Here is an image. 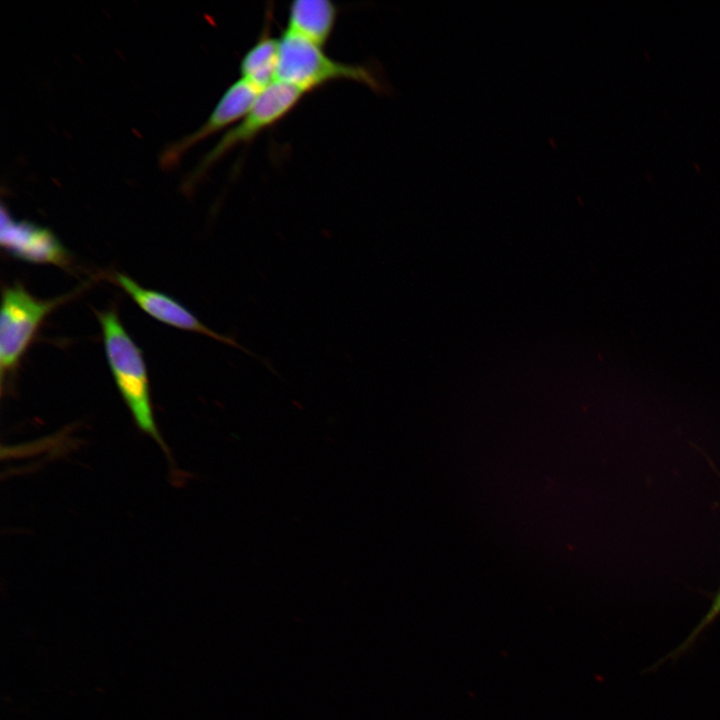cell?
<instances>
[{
  "instance_id": "9c48e42d",
  "label": "cell",
  "mask_w": 720,
  "mask_h": 720,
  "mask_svg": "<svg viewBox=\"0 0 720 720\" xmlns=\"http://www.w3.org/2000/svg\"><path fill=\"white\" fill-rule=\"evenodd\" d=\"M256 42L243 55L239 71L240 78L260 90L277 81L280 53V39L271 34V13Z\"/></svg>"
},
{
  "instance_id": "7a4b0ae2",
  "label": "cell",
  "mask_w": 720,
  "mask_h": 720,
  "mask_svg": "<svg viewBox=\"0 0 720 720\" xmlns=\"http://www.w3.org/2000/svg\"><path fill=\"white\" fill-rule=\"evenodd\" d=\"M277 81L292 85L305 94L335 81H352L383 93L386 86L375 69L364 64L338 61L301 37L283 31Z\"/></svg>"
},
{
  "instance_id": "ba28073f",
  "label": "cell",
  "mask_w": 720,
  "mask_h": 720,
  "mask_svg": "<svg viewBox=\"0 0 720 720\" xmlns=\"http://www.w3.org/2000/svg\"><path fill=\"white\" fill-rule=\"evenodd\" d=\"M337 17L338 8L329 0H296L289 6L284 31L323 48L333 34Z\"/></svg>"
},
{
  "instance_id": "8992f818",
  "label": "cell",
  "mask_w": 720,
  "mask_h": 720,
  "mask_svg": "<svg viewBox=\"0 0 720 720\" xmlns=\"http://www.w3.org/2000/svg\"><path fill=\"white\" fill-rule=\"evenodd\" d=\"M132 300L149 316L169 326L203 334L226 345H230L253 357H257L250 350L241 346L234 338L217 333L203 324L190 310L181 303L162 292L142 287L130 276L115 273L111 277Z\"/></svg>"
},
{
  "instance_id": "3957f363",
  "label": "cell",
  "mask_w": 720,
  "mask_h": 720,
  "mask_svg": "<svg viewBox=\"0 0 720 720\" xmlns=\"http://www.w3.org/2000/svg\"><path fill=\"white\" fill-rule=\"evenodd\" d=\"M76 291L52 299H39L19 283L2 290L0 314L1 385L13 375L41 323Z\"/></svg>"
},
{
  "instance_id": "52a82bcc",
  "label": "cell",
  "mask_w": 720,
  "mask_h": 720,
  "mask_svg": "<svg viewBox=\"0 0 720 720\" xmlns=\"http://www.w3.org/2000/svg\"><path fill=\"white\" fill-rule=\"evenodd\" d=\"M261 91L242 78L236 80L226 89L207 121L198 130L164 151L161 157L162 165L175 164L186 150L199 141L238 123L253 107Z\"/></svg>"
},
{
  "instance_id": "6da1fadb",
  "label": "cell",
  "mask_w": 720,
  "mask_h": 720,
  "mask_svg": "<svg viewBox=\"0 0 720 720\" xmlns=\"http://www.w3.org/2000/svg\"><path fill=\"white\" fill-rule=\"evenodd\" d=\"M106 359L118 391L140 431L168 453L155 421L147 368L141 349L122 325L114 309L96 311Z\"/></svg>"
},
{
  "instance_id": "277c9868",
  "label": "cell",
  "mask_w": 720,
  "mask_h": 720,
  "mask_svg": "<svg viewBox=\"0 0 720 720\" xmlns=\"http://www.w3.org/2000/svg\"><path fill=\"white\" fill-rule=\"evenodd\" d=\"M306 95L300 89L281 81L264 88L250 111L202 158L189 177L190 187L199 181L208 169L232 149L256 139L261 133L284 119Z\"/></svg>"
},
{
  "instance_id": "30bf717a",
  "label": "cell",
  "mask_w": 720,
  "mask_h": 720,
  "mask_svg": "<svg viewBox=\"0 0 720 720\" xmlns=\"http://www.w3.org/2000/svg\"><path fill=\"white\" fill-rule=\"evenodd\" d=\"M720 615V589L715 595L713 602L702 618V620L699 622V624L696 626V628L692 631L691 635L688 637V639L685 641V645L687 646L690 642H692L703 629H705L711 622L715 620Z\"/></svg>"
},
{
  "instance_id": "5b68a950",
  "label": "cell",
  "mask_w": 720,
  "mask_h": 720,
  "mask_svg": "<svg viewBox=\"0 0 720 720\" xmlns=\"http://www.w3.org/2000/svg\"><path fill=\"white\" fill-rule=\"evenodd\" d=\"M0 243L11 256L34 264L71 266V255L49 229L27 221L14 220L1 209Z\"/></svg>"
}]
</instances>
